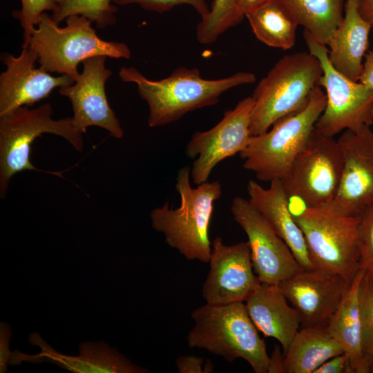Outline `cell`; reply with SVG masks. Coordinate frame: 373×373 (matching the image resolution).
I'll return each mask as SVG.
<instances>
[{
    "instance_id": "cell-1",
    "label": "cell",
    "mask_w": 373,
    "mask_h": 373,
    "mask_svg": "<svg viewBox=\"0 0 373 373\" xmlns=\"http://www.w3.org/2000/svg\"><path fill=\"white\" fill-rule=\"evenodd\" d=\"M119 77L137 85L149 106L148 124L157 127L178 121L189 112L216 104L227 90L254 83V74L238 72L218 79H206L197 68L180 66L166 78L151 80L133 67H122Z\"/></svg>"
},
{
    "instance_id": "cell-2",
    "label": "cell",
    "mask_w": 373,
    "mask_h": 373,
    "mask_svg": "<svg viewBox=\"0 0 373 373\" xmlns=\"http://www.w3.org/2000/svg\"><path fill=\"white\" fill-rule=\"evenodd\" d=\"M191 167L181 168L177 174L175 189L180 205L173 209L165 202L150 213L153 228L162 233L165 242L189 260L209 262L212 242L209 227L214 203L222 195L220 182H204L191 186Z\"/></svg>"
},
{
    "instance_id": "cell-3",
    "label": "cell",
    "mask_w": 373,
    "mask_h": 373,
    "mask_svg": "<svg viewBox=\"0 0 373 373\" xmlns=\"http://www.w3.org/2000/svg\"><path fill=\"white\" fill-rule=\"evenodd\" d=\"M187 336L191 348L204 349L229 362L241 358L256 373H268L270 356L245 304H205L193 311Z\"/></svg>"
},
{
    "instance_id": "cell-4",
    "label": "cell",
    "mask_w": 373,
    "mask_h": 373,
    "mask_svg": "<svg viewBox=\"0 0 373 373\" xmlns=\"http://www.w3.org/2000/svg\"><path fill=\"white\" fill-rule=\"evenodd\" d=\"M60 27L46 12L35 28L29 46L38 56L40 66L49 73L66 75L75 82L78 64L95 56L130 59L131 50L123 42L102 39L89 19L73 15Z\"/></svg>"
},
{
    "instance_id": "cell-5",
    "label": "cell",
    "mask_w": 373,
    "mask_h": 373,
    "mask_svg": "<svg viewBox=\"0 0 373 373\" xmlns=\"http://www.w3.org/2000/svg\"><path fill=\"white\" fill-rule=\"evenodd\" d=\"M322 75L319 60L309 52L282 57L261 79L251 95V135L267 131L278 119L304 107L319 86Z\"/></svg>"
},
{
    "instance_id": "cell-6",
    "label": "cell",
    "mask_w": 373,
    "mask_h": 373,
    "mask_svg": "<svg viewBox=\"0 0 373 373\" xmlns=\"http://www.w3.org/2000/svg\"><path fill=\"white\" fill-rule=\"evenodd\" d=\"M325 105V93L318 86L304 107L278 119L267 131L251 135L240 153L244 168L260 181L283 180L307 142Z\"/></svg>"
},
{
    "instance_id": "cell-7",
    "label": "cell",
    "mask_w": 373,
    "mask_h": 373,
    "mask_svg": "<svg viewBox=\"0 0 373 373\" xmlns=\"http://www.w3.org/2000/svg\"><path fill=\"white\" fill-rule=\"evenodd\" d=\"M49 103L35 108L19 107L0 115V195L5 196L10 179L23 171H36L61 176V172L43 171L30 161L32 144L44 133L64 138L74 149L83 150V134L73 125L72 118H52Z\"/></svg>"
},
{
    "instance_id": "cell-8",
    "label": "cell",
    "mask_w": 373,
    "mask_h": 373,
    "mask_svg": "<svg viewBox=\"0 0 373 373\" xmlns=\"http://www.w3.org/2000/svg\"><path fill=\"white\" fill-rule=\"evenodd\" d=\"M292 214L314 267L338 274L351 283L361 269L358 216L307 207Z\"/></svg>"
},
{
    "instance_id": "cell-9",
    "label": "cell",
    "mask_w": 373,
    "mask_h": 373,
    "mask_svg": "<svg viewBox=\"0 0 373 373\" xmlns=\"http://www.w3.org/2000/svg\"><path fill=\"white\" fill-rule=\"evenodd\" d=\"M303 37L309 52L319 60L323 75L318 85L325 88L326 105L315 128L334 137L345 131H356L373 124V88L354 82L336 70L328 58L327 46L306 30Z\"/></svg>"
},
{
    "instance_id": "cell-10",
    "label": "cell",
    "mask_w": 373,
    "mask_h": 373,
    "mask_svg": "<svg viewBox=\"0 0 373 373\" xmlns=\"http://www.w3.org/2000/svg\"><path fill=\"white\" fill-rule=\"evenodd\" d=\"M343 166L338 140L314 128L281 182L289 199L300 200L303 207L325 208L336 195Z\"/></svg>"
},
{
    "instance_id": "cell-11",
    "label": "cell",
    "mask_w": 373,
    "mask_h": 373,
    "mask_svg": "<svg viewBox=\"0 0 373 373\" xmlns=\"http://www.w3.org/2000/svg\"><path fill=\"white\" fill-rule=\"evenodd\" d=\"M253 106L252 97H247L227 111L213 127L196 131L192 135L186 146L185 155L191 159L195 158L191 168L193 184L198 185L208 181L218 164L246 149L251 137Z\"/></svg>"
},
{
    "instance_id": "cell-12",
    "label": "cell",
    "mask_w": 373,
    "mask_h": 373,
    "mask_svg": "<svg viewBox=\"0 0 373 373\" xmlns=\"http://www.w3.org/2000/svg\"><path fill=\"white\" fill-rule=\"evenodd\" d=\"M231 212L247 234L254 270L261 283L278 285L303 269L288 245L249 200L234 198Z\"/></svg>"
},
{
    "instance_id": "cell-13",
    "label": "cell",
    "mask_w": 373,
    "mask_h": 373,
    "mask_svg": "<svg viewBox=\"0 0 373 373\" xmlns=\"http://www.w3.org/2000/svg\"><path fill=\"white\" fill-rule=\"evenodd\" d=\"M337 140L343 157L341 178L336 195L323 209L358 217L373 204V131L347 130Z\"/></svg>"
},
{
    "instance_id": "cell-14",
    "label": "cell",
    "mask_w": 373,
    "mask_h": 373,
    "mask_svg": "<svg viewBox=\"0 0 373 373\" xmlns=\"http://www.w3.org/2000/svg\"><path fill=\"white\" fill-rule=\"evenodd\" d=\"M209 263V271L202 287L207 304L245 302L261 283L254 270L247 242L227 245L216 237L211 243Z\"/></svg>"
},
{
    "instance_id": "cell-15",
    "label": "cell",
    "mask_w": 373,
    "mask_h": 373,
    "mask_svg": "<svg viewBox=\"0 0 373 373\" xmlns=\"http://www.w3.org/2000/svg\"><path fill=\"white\" fill-rule=\"evenodd\" d=\"M105 56H95L82 61L83 70L72 84L60 87L59 93L71 102L73 125L81 133L95 126L121 139L124 135L120 122L111 108L105 84L111 71L105 66Z\"/></svg>"
},
{
    "instance_id": "cell-16",
    "label": "cell",
    "mask_w": 373,
    "mask_h": 373,
    "mask_svg": "<svg viewBox=\"0 0 373 373\" xmlns=\"http://www.w3.org/2000/svg\"><path fill=\"white\" fill-rule=\"evenodd\" d=\"M342 276L323 269H303L278 285L298 312L301 327L326 326L350 285Z\"/></svg>"
},
{
    "instance_id": "cell-17",
    "label": "cell",
    "mask_w": 373,
    "mask_h": 373,
    "mask_svg": "<svg viewBox=\"0 0 373 373\" xmlns=\"http://www.w3.org/2000/svg\"><path fill=\"white\" fill-rule=\"evenodd\" d=\"M6 69L0 75V115L21 106H30L48 97L55 88L72 85L66 75L54 77L42 67L35 68L38 56L30 46L18 57L3 53Z\"/></svg>"
},
{
    "instance_id": "cell-18",
    "label": "cell",
    "mask_w": 373,
    "mask_h": 373,
    "mask_svg": "<svg viewBox=\"0 0 373 373\" xmlns=\"http://www.w3.org/2000/svg\"><path fill=\"white\" fill-rule=\"evenodd\" d=\"M30 343L37 345L41 352L28 355L18 350L11 352L8 364L19 365L22 361L33 363L48 362L75 373H146L148 370L133 364L124 355L104 341L83 342L79 356L58 352L37 332L28 337Z\"/></svg>"
},
{
    "instance_id": "cell-19",
    "label": "cell",
    "mask_w": 373,
    "mask_h": 373,
    "mask_svg": "<svg viewBox=\"0 0 373 373\" xmlns=\"http://www.w3.org/2000/svg\"><path fill=\"white\" fill-rule=\"evenodd\" d=\"M247 191L249 201L288 245L299 265L304 269L315 268L309 258L304 235L289 209V199L281 180H272L266 189L250 180Z\"/></svg>"
},
{
    "instance_id": "cell-20",
    "label": "cell",
    "mask_w": 373,
    "mask_h": 373,
    "mask_svg": "<svg viewBox=\"0 0 373 373\" xmlns=\"http://www.w3.org/2000/svg\"><path fill=\"white\" fill-rule=\"evenodd\" d=\"M287 301L279 285L262 283L245 301L258 330L267 337L276 339L284 355L301 327L298 312Z\"/></svg>"
},
{
    "instance_id": "cell-21",
    "label": "cell",
    "mask_w": 373,
    "mask_h": 373,
    "mask_svg": "<svg viewBox=\"0 0 373 373\" xmlns=\"http://www.w3.org/2000/svg\"><path fill=\"white\" fill-rule=\"evenodd\" d=\"M359 1L345 0L343 20L327 46L333 67L354 82H358L362 73L372 30L360 13Z\"/></svg>"
},
{
    "instance_id": "cell-22",
    "label": "cell",
    "mask_w": 373,
    "mask_h": 373,
    "mask_svg": "<svg viewBox=\"0 0 373 373\" xmlns=\"http://www.w3.org/2000/svg\"><path fill=\"white\" fill-rule=\"evenodd\" d=\"M364 274L361 269L327 325L329 334L347 355L351 373L370 372L369 363L363 351L359 300L360 286Z\"/></svg>"
},
{
    "instance_id": "cell-23",
    "label": "cell",
    "mask_w": 373,
    "mask_h": 373,
    "mask_svg": "<svg viewBox=\"0 0 373 373\" xmlns=\"http://www.w3.org/2000/svg\"><path fill=\"white\" fill-rule=\"evenodd\" d=\"M344 353L326 326L300 327L285 354L283 373H314L326 361Z\"/></svg>"
},
{
    "instance_id": "cell-24",
    "label": "cell",
    "mask_w": 373,
    "mask_h": 373,
    "mask_svg": "<svg viewBox=\"0 0 373 373\" xmlns=\"http://www.w3.org/2000/svg\"><path fill=\"white\" fill-rule=\"evenodd\" d=\"M298 26L327 46L343 20L345 0H278Z\"/></svg>"
},
{
    "instance_id": "cell-25",
    "label": "cell",
    "mask_w": 373,
    "mask_h": 373,
    "mask_svg": "<svg viewBox=\"0 0 373 373\" xmlns=\"http://www.w3.org/2000/svg\"><path fill=\"white\" fill-rule=\"evenodd\" d=\"M256 38L268 46L289 50L296 41L298 26L278 0H272L247 14Z\"/></svg>"
},
{
    "instance_id": "cell-26",
    "label": "cell",
    "mask_w": 373,
    "mask_h": 373,
    "mask_svg": "<svg viewBox=\"0 0 373 373\" xmlns=\"http://www.w3.org/2000/svg\"><path fill=\"white\" fill-rule=\"evenodd\" d=\"M245 17L239 0H213L209 14L196 27V38L202 44L215 42L228 29L239 24Z\"/></svg>"
},
{
    "instance_id": "cell-27",
    "label": "cell",
    "mask_w": 373,
    "mask_h": 373,
    "mask_svg": "<svg viewBox=\"0 0 373 373\" xmlns=\"http://www.w3.org/2000/svg\"><path fill=\"white\" fill-rule=\"evenodd\" d=\"M112 3L113 0H59L51 17L59 24L70 15H82L103 29L116 23L117 8Z\"/></svg>"
},
{
    "instance_id": "cell-28",
    "label": "cell",
    "mask_w": 373,
    "mask_h": 373,
    "mask_svg": "<svg viewBox=\"0 0 373 373\" xmlns=\"http://www.w3.org/2000/svg\"><path fill=\"white\" fill-rule=\"evenodd\" d=\"M21 8L13 10L12 16L18 19L23 30L22 48L29 46L32 33L46 11L54 12L59 0H20Z\"/></svg>"
},
{
    "instance_id": "cell-29",
    "label": "cell",
    "mask_w": 373,
    "mask_h": 373,
    "mask_svg": "<svg viewBox=\"0 0 373 373\" xmlns=\"http://www.w3.org/2000/svg\"><path fill=\"white\" fill-rule=\"evenodd\" d=\"M362 327V346L368 363L373 356V282L365 273L359 291Z\"/></svg>"
},
{
    "instance_id": "cell-30",
    "label": "cell",
    "mask_w": 373,
    "mask_h": 373,
    "mask_svg": "<svg viewBox=\"0 0 373 373\" xmlns=\"http://www.w3.org/2000/svg\"><path fill=\"white\" fill-rule=\"evenodd\" d=\"M361 269L373 278V204L358 216Z\"/></svg>"
},
{
    "instance_id": "cell-31",
    "label": "cell",
    "mask_w": 373,
    "mask_h": 373,
    "mask_svg": "<svg viewBox=\"0 0 373 373\" xmlns=\"http://www.w3.org/2000/svg\"><path fill=\"white\" fill-rule=\"evenodd\" d=\"M113 3L121 6L138 4L146 10L159 13L167 12L179 5L187 4L194 8L201 19L204 18L210 10L205 0H113Z\"/></svg>"
},
{
    "instance_id": "cell-32",
    "label": "cell",
    "mask_w": 373,
    "mask_h": 373,
    "mask_svg": "<svg viewBox=\"0 0 373 373\" xmlns=\"http://www.w3.org/2000/svg\"><path fill=\"white\" fill-rule=\"evenodd\" d=\"M175 365L180 373H211L214 369L210 360L204 363L203 358L196 356H180L176 359Z\"/></svg>"
},
{
    "instance_id": "cell-33",
    "label": "cell",
    "mask_w": 373,
    "mask_h": 373,
    "mask_svg": "<svg viewBox=\"0 0 373 373\" xmlns=\"http://www.w3.org/2000/svg\"><path fill=\"white\" fill-rule=\"evenodd\" d=\"M314 373H351L347 355L342 353L332 357L323 363Z\"/></svg>"
},
{
    "instance_id": "cell-34",
    "label": "cell",
    "mask_w": 373,
    "mask_h": 373,
    "mask_svg": "<svg viewBox=\"0 0 373 373\" xmlns=\"http://www.w3.org/2000/svg\"><path fill=\"white\" fill-rule=\"evenodd\" d=\"M12 335L10 327L5 322L0 323V372L8 370L11 352L9 350V340Z\"/></svg>"
},
{
    "instance_id": "cell-35",
    "label": "cell",
    "mask_w": 373,
    "mask_h": 373,
    "mask_svg": "<svg viewBox=\"0 0 373 373\" xmlns=\"http://www.w3.org/2000/svg\"><path fill=\"white\" fill-rule=\"evenodd\" d=\"M363 71L359 82L373 88V50H370L365 55Z\"/></svg>"
},
{
    "instance_id": "cell-36",
    "label": "cell",
    "mask_w": 373,
    "mask_h": 373,
    "mask_svg": "<svg viewBox=\"0 0 373 373\" xmlns=\"http://www.w3.org/2000/svg\"><path fill=\"white\" fill-rule=\"evenodd\" d=\"M284 354L276 345L269 359L268 373H283Z\"/></svg>"
},
{
    "instance_id": "cell-37",
    "label": "cell",
    "mask_w": 373,
    "mask_h": 373,
    "mask_svg": "<svg viewBox=\"0 0 373 373\" xmlns=\"http://www.w3.org/2000/svg\"><path fill=\"white\" fill-rule=\"evenodd\" d=\"M359 11L363 19L370 24L373 37V0H360Z\"/></svg>"
},
{
    "instance_id": "cell-38",
    "label": "cell",
    "mask_w": 373,
    "mask_h": 373,
    "mask_svg": "<svg viewBox=\"0 0 373 373\" xmlns=\"http://www.w3.org/2000/svg\"><path fill=\"white\" fill-rule=\"evenodd\" d=\"M272 0H239L240 9L245 15L258 9Z\"/></svg>"
},
{
    "instance_id": "cell-39",
    "label": "cell",
    "mask_w": 373,
    "mask_h": 373,
    "mask_svg": "<svg viewBox=\"0 0 373 373\" xmlns=\"http://www.w3.org/2000/svg\"><path fill=\"white\" fill-rule=\"evenodd\" d=\"M369 371L370 372L373 373V356L370 358Z\"/></svg>"
},
{
    "instance_id": "cell-40",
    "label": "cell",
    "mask_w": 373,
    "mask_h": 373,
    "mask_svg": "<svg viewBox=\"0 0 373 373\" xmlns=\"http://www.w3.org/2000/svg\"><path fill=\"white\" fill-rule=\"evenodd\" d=\"M372 282H373V278H372Z\"/></svg>"
}]
</instances>
